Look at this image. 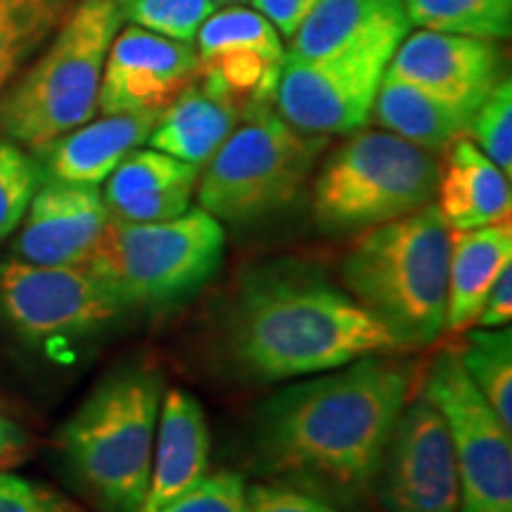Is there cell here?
Masks as SVG:
<instances>
[{
	"label": "cell",
	"instance_id": "cell-1",
	"mask_svg": "<svg viewBox=\"0 0 512 512\" xmlns=\"http://www.w3.org/2000/svg\"><path fill=\"white\" fill-rule=\"evenodd\" d=\"M413 380L411 363L387 354L299 377L256 408V467L328 501H358L373 489Z\"/></svg>",
	"mask_w": 512,
	"mask_h": 512
},
{
	"label": "cell",
	"instance_id": "cell-2",
	"mask_svg": "<svg viewBox=\"0 0 512 512\" xmlns=\"http://www.w3.org/2000/svg\"><path fill=\"white\" fill-rule=\"evenodd\" d=\"M221 347L228 366L252 382L299 380L399 349L347 290L299 261L242 275L223 313Z\"/></svg>",
	"mask_w": 512,
	"mask_h": 512
},
{
	"label": "cell",
	"instance_id": "cell-3",
	"mask_svg": "<svg viewBox=\"0 0 512 512\" xmlns=\"http://www.w3.org/2000/svg\"><path fill=\"white\" fill-rule=\"evenodd\" d=\"M451 228L437 204L363 230L342 261V283L396 347H430L446 330Z\"/></svg>",
	"mask_w": 512,
	"mask_h": 512
},
{
	"label": "cell",
	"instance_id": "cell-4",
	"mask_svg": "<svg viewBox=\"0 0 512 512\" xmlns=\"http://www.w3.org/2000/svg\"><path fill=\"white\" fill-rule=\"evenodd\" d=\"M164 401V375L150 363L114 370L67 425L57 446L69 477L100 512H140Z\"/></svg>",
	"mask_w": 512,
	"mask_h": 512
},
{
	"label": "cell",
	"instance_id": "cell-5",
	"mask_svg": "<svg viewBox=\"0 0 512 512\" xmlns=\"http://www.w3.org/2000/svg\"><path fill=\"white\" fill-rule=\"evenodd\" d=\"M124 22L119 0H79L43 55L0 95V136L38 150L91 121L107 53Z\"/></svg>",
	"mask_w": 512,
	"mask_h": 512
},
{
	"label": "cell",
	"instance_id": "cell-6",
	"mask_svg": "<svg viewBox=\"0 0 512 512\" xmlns=\"http://www.w3.org/2000/svg\"><path fill=\"white\" fill-rule=\"evenodd\" d=\"M223 249L221 221L202 207L155 223L110 216L86 268L105 280L131 311H169L190 302L219 273Z\"/></svg>",
	"mask_w": 512,
	"mask_h": 512
},
{
	"label": "cell",
	"instance_id": "cell-7",
	"mask_svg": "<svg viewBox=\"0 0 512 512\" xmlns=\"http://www.w3.org/2000/svg\"><path fill=\"white\" fill-rule=\"evenodd\" d=\"M325 145L328 138L287 124L273 102L247 107L200 171V207L235 226L266 219L297 200Z\"/></svg>",
	"mask_w": 512,
	"mask_h": 512
},
{
	"label": "cell",
	"instance_id": "cell-8",
	"mask_svg": "<svg viewBox=\"0 0 512 512\" xmlns=\"http://www.w3.org/2000/svg\"><path fill=\"white\" fill-rule=\"evenodd\" d=\"M439 162L389 131H356L313 183V219L330 235L363 233L434 202Z\"/></svg>",
	"mask_w": 512,
	"mask_h": 512
},
{
	"label": "cell",
	"instance_id": "cell-9",
	"mask_svg": "<svg viewBox=\"0 0 512 512\" xmlns=\"http://www.w3.org/2000/svg\"><path fill=\"white\" fill-rule=\"evenodd\" d=\"M422 392L451 434L458 512H512V432L467 377L458 351L444 349L432 358Z\"/></svg>",
	"mask_w": 512,
	"mask_h": 512
},
{
	"label": "cell",
	"instance_id": "cell-10",
	"mask_svg": "<svg viewBox=\"0 0 512 512\" xmlns=\"http://www.w3.org/2000/svg\"><path fill=\"white\" fill-rule=\"evenodd\" d=\"M121 297L88 268L0 261V320L36 344H72L117 323Z\"/></svg>",
	"mask_w": 512,
	"mask_h": 512
},
{
	"label": "cell",
	"instance_id": "cell-11",
	"mask_svg": "<svg viewBox=\"0 0 512 512\" xmlns=\"http://www.w3.org/2000/svg\"><path fill=\"white\" fill-rule=\"evenodd\" d=\"M392 48L361 50L325 60L285 55L273 107L309 136H351L366 128Z\"/></svg>",
	"mask_w": 512,
	"mask_h": 512
},
{
	"label": "cell",
	"instance_id": "cell-12",
	"mask_svg": "<svg viewBox=\"0 0 512 512\" xmlns=\"http://www.w3.org/2000/svg\"><path fill=\"white\" fill-rule=\"evenodd\" d=\"M373 486L384 512H458L460 486L451 434L425 392L401 408Z\"/></svg>",
	"mask_w": 512,
	"mask_h": 512
},
{
	"label": "cell",
	"instance_id": "cell-13",
	"mask_svg": "<svg viewBox=\"0 0 512 512\" xmlns=\"http://www.w3.org/2000/svg\"><path fill=\"white\" fill-rule=\"evenodd\" d=\"M204 81L230 95L242 110L273 102L287 48L280 31L242 5L216 10L195 36Z\"/></svg>",
	"mask_w": 512,
	"mask_h": 512
},
{
	"label": "cell",
	"instance_id": "cell-14",
	"mask_svg": "<svg viewBox=\"0 0 512 512\" xmlns=\"http://www.w3.org/2000/svg\"><path fill=\"white\" fill-rule=\"evenodd\" d=\"M195 43L174 41L128 24L114 36L102 69L98 112L162 114L190 81H195Z\"/></svg>",
	"mask_w": 512,
	"mask_h": 512
},
{
	"label": "cell",
	"instance_id": "cell-15",
	"mask_svg": "<svg viewBox=\"0 0 512 512\" xmlns=\"http://www.w3.org/2000/svg\"><path fill=\"white\" fill-rule=\"evenodd\" d=\"M387 74L475 114L503 79V53L498 41L418 29L394 50Z\"/></svg>",
	"mask_w": 512,
	"mask_h": 512
},
{
	"label": "cell",
	"instance_id": "cell-16",
	"mask_svg": "<svg viewBox=\"0 0 512 512\" xmlns=\"http://www.w3.org/2000/svg\"><path fill=\"white\" fill-rule=\"evenodd\" d=\"M110 223V211L95 185L43 178L22 219L15 259L36 266L86 268Z\"/></svg>",
	"mask_w": 512,
	"mask_h": 512
},
{
	"label": "cell",
	"instance_id": "cell-17",
	"mask_svg": "<svg viewBox=\"0 0 512 512\" xmlns=\"http://www.w3.org/2000/svg\"><path fill=\"white\" fill-rule=\"evenodd\" d=\"M403 0H318L290 38L287 55L325 60L375 48H399L411 34Z\"/></svg>",
	"mask_w": 512,
	"mask_h": 512
},
{
	"label": "cell",
	"instance_id": "cell-18",
	"mask_svg": "<svg viewBox=\"0 0 512 512\" xmlns=\"http://www.w3.org/2000/svg\"><path fill=\"white\" fill-rule=\"evenodd\" d=\"M159 114H102L74 131L38 147L36 162L43 178L74 185L105 183L124 157L143 147L155 128Z\"/></svg>",
	"mask_w": 512,
	"mask_h": 512
},
{
	"label": "cell",
	"instance_id": "cell-19",
	"mask_svg": "<svg viewBox=\"0 0 512 512\" xmlns=\"http://www.w3.org/2000/svg\"><path fill=\"white\" fill-rule=\"evenodd\" d=\"M211 432L202 403L183 389H169L159 411L150 484L140 512H159L207 475Z\"/></svg>",
	"mask_w": 512,
	"mask_h": 512
},
{
	"label": "cell",
	"instance_id": "cell-20",
	"mask_svg": "<svg viewBox=\"0 0 512 512\" xmlns=\"http://www.w3.org/2000/svg\"><path fill=\"white\" fill-rule=\"evenodd\" d=\"M200 166L185 164L152 147H138L107 178L105 195L112 219L128 223L169 221L190 209Z\"/></svg>",
	"mask_w": 512,
	"mask_h": 512
},
{
	"label": "cell",
	"instance_id": "cell-21",
	"mask_svg": "<svg viewBox=\"0 0 512 512\" xmlns=\"http://www.w3.org/2000/svg\"><path fill=\"white\" fill-rule=\"evenodd\" d=\"M242 112L245 110L230 95L197 74L159 114L147 145L202 169L238 126Z\"/></svg>",
	"mask_w": 512,
	"mask_h": 512
},
{
	"label": "cell",
	"instance_id": "cell-22",
	"mask_svg": "<svg viewBox=\"0 0 512 512\" xmlns=\"http://www.w3.org/2000/svg\"><path fill=\"white\" fill-rule=\"evenodd\" d=\"M434 204L451 230H472L510 219V176L463 136L439 164Z\"/></svg>",
	"mask_w": 512,
	"mask_h": 512
},
{
	"label": "cell",
	"instance_id": "cell-23",
	"mask_svg": "<svg viewBox=\"0 0 512 512\" xmlns=\"http://www.w3.org/2000/svg\"><path fill=\"white\" fill-rule=\"evenodd\" d=\"M512 264L510 219L472 230H451L446 328L470 330L498 273Z\"/></svg>",
	"mask_w": 512,
	"mask_h": 512
},
{
	"label": "cell",
	"instance_id": "cell-24",
	"mask_svg": "<svg viewBox=\"0 0 512 512\" xmlns=\"http://www.w3.org/2000/svg\"><path fill=\"white\" fill-rule=\"evenodd\" d=\"M370 117L384 131L437 155L467 136L472 112L384 72Z\"/></svg>",
	"mask_w": 512,
	"mask_h": 512
},
{
	"label": "cell",
	"instance_id": "cell-25",
	"mask_svg": "<svg viewBox=\"0 0 512 512\" xmlns=\"http://www.w3.org/2000/svg\"><path fill=\"white\" fill-rule=\"evenodd\" d=\"M79 0H0V95L53 38Z\"/></svg>",
	"mask_w": 512,
	"mask_h": 512
},
{
	"label": "cell",
	"instance_id": "cell-26",
	"mask_svg": "<svg viewBox=\"0 0 512 512\" xmlns=\"http://www.w3.org/2000/svg\"><path fill=\"white\" fill-rule=\"evenodd\" d=\"M411 27L486 41L512 34V0H403Z\"/></svg>",
	"mask_w": 512,
	"mask_h": 512
},
{
	"label": "cell",
	"instance_id": "cell-27",
	"mask_svg": "<svg viewBox=\"0 0 512 512\" xmlns=\"http://www.w3.org/2000/svg\"><path fill=\"white\" fill-rule=\"evenodd\" d=\"M467 377L489 401L498 418L512 432V330L470 328L465 330L463 351H458Z\"/></svg>",
	"mask_w": 512,
	"mask_h": 512
},
{
	"label": "cell",
	"instance_id": "cell-28",
	"mask_svg": "<svg viewBox=\"0 0 512 512\" xmlns=\"http://www.w3.org/2000/svg\"><path fill=\"white\" fill-rule=\"evenodd\" d=\"M119 5L128 24L183 43H195L202 24L219 10L214 0H119Z\"/></svg>",
	"mask_w": 512,
	"mask_h": 512
},
{
	"label": "cell",
	"instance_id": "cell-29",
	"mask_svg": "<svg viewBox=\"0 0 512 512\" xmlns=\"http://www.w3.org/2000/svg\"><path fill=\"white\" fill-rule=\"evenodd\" d=\"M41 183L43 171L36 157L0 136V240L19 228Z\"/></svg>",
	"mask_w": 512,
	"mask_h": 512
},
{
	"label": "cell",
	"instance_id": "cell-30",
	"mask_svg": "<svg viewBox=\"0 0 512 512\" xmlns=\"http://www.w3.org/2000/svg\"><path fill=\"white\" fill-rule=\"evenodd\" d=\"M467 138L494 162L505 176L512 174V81L505 76L472 114Z\"/></svg>",
	"mask_w": 512,
	"mask_h": 512
},
{
	"label": "cell",
	"instance_id": "cell-31",
	"mask_svg": "<svg viewBox=\"0 0 512 512\" xmlns=\"http://www.w3.org/2000/svg\"><path fill=\"white\" fill-rule=\"evenodd\" d=\"M159 512H249L245 477L233 470L204 475Z\"/></svg>",
	"mask_w": 512,
	"mask_h": 512
},
{
	"label": "cell",
	"instance_id": "cell-32",
	"mask_svg": "<svg viewBox=\"0 0 512 512\" xmlns=\"http://www.w3.org/2000/svg\"><path fill=\"white\" fill-rule=\"evenodd\" d=\"M0 512H86L46 484L0 470Z\"/></svg>",
	"mask_w": 512,
	"mask_h": 512
},
{
	"label": "cell",
	"instance_id": "cell-33",
	"mask_svg": "<svg viewBox=\"0 0 512 512\" xmlns=\"http://www.w3.org/2000/svg\"><path fill=\"white\" fill-rule=\"evenodd\" d=\"M247 508L249 512H342L328 498L285 482L247 486Z\"/></svg>",
	"mask_w": 512,
	"mask_h": 512
},
{
	"label": "cell",
	"instance_id": "cell-34",
	"mask_svg": "<svg viewBox=\"0 0 512 512\" xmlns=\"http://www.w3.org/2000/svg\"><path fill=\"white\" fill-rule=\"evenodd\" d=\"M512 320V264L498 273L494 285L486 292L482 311L472 328H503Z\"/></svg>",
	"mask_w": 512,
	"mask_h": 512
},
{
	"label": "cell",
	"instance_id": "cell-35",
	"mask_svg": "<svg viewBox=\"0 0 512 512\" xmlns=\"http://www.w3.org/2000/svg\"><path fill=\"white\" fill-rule=\"evenodd\" d=\"M254 10L261 12L283 38H292L302 19L313 10L318 0H252Z\"/></svg>",
	"mask_w": 512,
	"mask_h": 512
},
{
	"label": "cell",
	"instance_id": "cell-36",
	"mask_svg": "<svg viewBox=\"0 0 512 512\" xmlns=\"http://www.w3.org/2000/svg\"><path fill=\"white\" fill-rule=\"evenodd\" d=\"M29 446V432L24 430L22 422L12 418L5 403L0 401V467L17 465L19 460L27 456Z\"/></svg>",
	"mask_w": 512,
	"mask_h": 512
},
{
	"label": "cell",
	"instance_id": "cell-37",
	"mask_svg": "<svg viewBox=\"0 0 512 512\" xmlns=\"http://www.w3.org/2000/svg\"><path fill=\"white\" fill-rule=\"evenodd\" d=\"M247 0H214L216 8H233V5H245Z\"/></svg>",
	"mask_w": 512,
	"mask_h": 512
}]
</instances>
